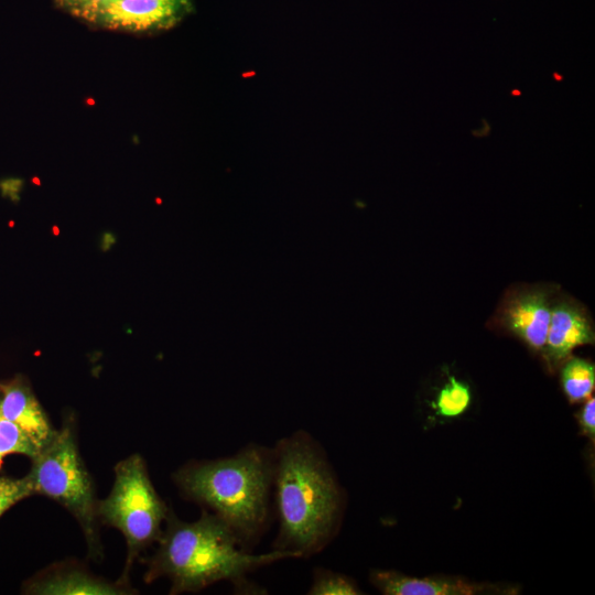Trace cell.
Listing matches in <instances>:
<instances>
[{
	"mask_svg": "<svg viewBox=\"0 0 595 595\" xmlns=\"http://www.w3.org/2000/svg\"><path fill=\"white\" fill-rule=\"evenodd\" d=\"M275 512L273 548L296 558L321 552L338 531L344 495L324 450L296 431L272 448Z\"/></svg>",
	"mask_w": 595,
	"mask_h": 595,
	"instance_id": "cell-1",
	"label": "cell"
},
{
	"mask_svg": "<svg viewBox=\"0 0 595 595\" xmlns=\"http://www.w3.org/2000/svg\"><path fill=\"white\" fill-rule=\"evenodd\" d=\"M158 543L144 581L151 583L165 576L171 581V594L199 592L220 581L245 587L248 573L296 558L292 552L275 549L250 553L220 518L205 509L193 522L182 521L170 510Z\"/></svg>",
	"mask_w": 595,
	"mask_h": 595,
	"instance_id": "cell-2",
	"label": "cell"
},
{
	"mask_svg": "<svg viewBox=\"0 0 595 595\" xmlns=\"http://www.w3.org/2000/svg\"><path fill=\"white\" fill-rule=\"evenodd\" d=\"M272 473V448L249 444L230 457L191 462L173 479L185 498L212 510L248 549L267 528Z\"/></svg>",
	"mask_w": 595,
	"mask_h": 595,
	"instance_id": "cell-3",
	"label": "cell"
},
{
	"mask_svg": "<svg viewBox=\"0 0 595 595\" xmlns=\"http://www.w3.org/2000/svg\"><path fill=\"white\" fill-rule=\"evenodd\" d=\"M170 509L154 489L144 459L132 454L115 466L109 495L97 502V518L119 530L127 542V560L120 584L126 585L136 558L162 533Z\"/></svg>",
	"mask_w": 595,
	"mask_h": 595,
	"instance_id": "cell-4",
	"label": "cell"
},
{
	"mask_svg": "<svg viewBox=\"0 0 595 595\" xmlns=\"http://www.w3.org/2000/svg\"><path fill=\"white\" fill-rule=\"evenodd\" d=\"M34 494L44 495L66 508L78 521L89 553L100 554L97 533V499L91 477L79 455L69 424L32 458L28 475Z\"/></svg>",
	"mask_w": 595,
	"mask_h": 595,
	"instance_id": "cell-5",
	"label": "cell"
},
{
	"mask_svg": "<svg viewBox=\"0 0 595 595\" xmlns=\"http://www.w3.org/2000/svg\"><path fill=\"white\" fill-rule=\"evenodd\" d=\"M552 290L531 285L510 291L496 313V324L534 351H543L553 303Z\"/></svg>",
	"mask_w": 595,
	"mask_h": 595,
	"instance_id": "cell-6",
	"label": "cell"
},
{
	"mask_svg": "<svg viewBox=\"0 0 595 595\" xmlns=\"http://www.w3.org/2000/svg\"><path fill=\"white\" fill-rule=\"evenodd\" d=\"M188 7L190 0H108L94 24L136 33L159 31L173 26Z\"/></svg>",
	"mask_w": 595,
	"mask_h": 595,
	"instance_id": "cell-7",
	"label": "cell"
},
{
	"mask_svg": "<svg viewBox=\"0 0 595 595\" xmlns=\"http://www.w3.org/2000/svg\"><path fill=\"white\" fill-rule=\"evenodd\" d=\"M595 332L585 307L570 298L554 299L543 356L552 368L580 346L594 344Z\"/></svg>",
	"mask_w": 595,
	"mask_h": 595,
	"instance_id": "cell-8",
	"label": "cell"
},
{
	"mask_svg": "<svg viewBox=\"0 0 595 595\" xmlns=\"http://www.w3.org/2000/svg\"><path fill=\"white\" fill-rule=\"evenodd\" d=\"M0 414L17 424L39 450L57 432L31 389L22 382H12L2 389Z\"/></svg>",
	"mask_w": 595,
	"mask_h": 595,
	"instance_id": "cell-9",
	"label": "cell"
},
{
	"mask_svg": "<svg viewBox=\"0 0 595 595\" xmlns=\"http://www.w3.org/2000/svg\"><path fill=\"white\" fill-rule=\"evenodd\" d=\"M370 582L386 595H472L484 585L452 577H412L390 570H374Z\"/></svg>",
	"mask_w": 595,
	"mask_h": 595,
	"instance_id": "cell-10",
	"label": "cell"
},
{
	"mask_svg": "<svg viewBox=\"0 0 595 595\" xmlns=\"http://www.w3.org/2000/svg\"><path fill=\"white\" fill-rule=\"evenodd\" d=\"M30 589L33 594L44 595H118L129 593L123 584L109 583L76 569H63L47 573Z\"/></svg>",
	"mask_w": 595,
	"mask_h": 595,
	"instance_id": "cell-11",
	"label": "cell"
},
{
	"mask_svg": "<svg viewBox=\"0 0 595 595\" xmlns=\"http://www.w3.org/2000/svg\"><path fill=\"white\" fill-rule=\"evenodd\" d=\"M560 379L563 392L571 403L584 401L595 388V365L570 356L562 364Z\"/></svg>",
	"mask_w": 595,
	"mask_h": 595,
	"instance_id": "cell-12",
	"label": "cell"
},
{
	"mask_svg": "<svg viewBox=\"0 0 595 595\" xmlns=\"http://www.w3.org/2000/svg\"><path fill=\"white\" fill-rule=\"evenodd\" d=\"M470 402L472 392L468 385L451 376L437 392L433 407L436 414L451 419L465 413Z\"/></svg>",
	"mask_w": 595,
	"mask_h": 595,
	"instance_id": "cell-13",
	"label": "cell"
},
{
	"mask_svg": "<svg viewBox=\"0 0 595 595\" xmlns=\"http://www.w3.org/2000/svg\"><path fill=\"white\" fill-rule=\"evenodd\" d=\"M310 595H357L361 594L348 576L324 567H316L309 588Z\"/></svg>",
	"mask_w": 595,
	"mask_h": 595,
	"instance_id": "cell-14",
	"label": "cell"
},
{
	"mask_svg": "<svg viewBox=\"0 0 595 595\" xmlns=\"http://www.w3.org/2000/svg\"><path fill=\"white\" fill-rule=\"evenodd\" d=\"M39 452V447L17 424L0 414V464L9 454H23L32 459Z\"/></svg>",
	"mask_w": 595,
	"mask_h": 595,
	"instance_id": "cell-15",
	"label": "cell"
},
{
	"mask_svg": "<svg viewBox=\"0 0 595 595\" xmlns=\"http://www.w3.org/2000/svg\"><path fill=\"white\" fill-rule=\"evenodd\" d=\"M33 494L28 476L21 479L0 477V516L14 504Z\"/></svg>",
	"mask_w": 595,
	"mask_h": 595,
	"instance_id": "cell-16",
	"label": "cell"
},
{
	"mask_svg": "<svg viewBox=\"0 0 595 595\" xmlns=\"http://www.w3.org/2000/svg\"><path fill=\"white\" fill-rule=\"evenodd\" d=\"M108 0H55L64 11L76 18L94 23L99 11Z\"/></svg>",
	"mask_w": 595,
	"mask_h": 595,
	"instance_id": "cell-17",
	"label": "cell"
},
{
	"mask_svg": "<svg viewBox=\"0 0 595 595\" xmlns=\"http://www.w3.org/2000/svg\"><path fill=\"white\" fill-rule=\"evenodd\" d=\"M578 423L582 432L592 441L595 439V399H586L583 408L577 413Z\"/></svg>",
	"mask_w": 595,
	"mask_h": 595,
	"instance_id": "cell-18",
	"label": "cell"
},
{
	"mask_svg": "<svg viewBox=\"0 0 595 595\" xmlns=\"http://www.w3.org/2000/svg\"><path fill=\"white\" fill-rule=\"evenodd\" d=\"M511 94H512L513 96H519L521 93H520V90L515 89V90H512Z\"/></svg>",
	"mask_w": 595,
	"mask_h": 595,
	"instance_id": "cell-19",
	"label": "cell"
},
{
	"mask_svg": "<svg viewBox=\"0 0 595 595\" xmlns=\"http://www.w3.org/2000/svg\"><path fill=\"white\" fill-rule=\"evenodd\" d=\"M553 77H554L555 79H558V80H561V79H562V77L559 76V74H555V73L553 74Z\"/></svg>",
	"mask_w": 595,
	"mask_h": 595,
	"instance_id": "cell-20",
	"label": "cell"
}]
</instances>
